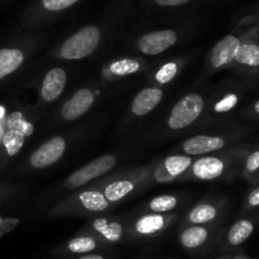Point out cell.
Returning <instances> with one entry per match:
<instances>
[{
    "label": "cell",
    "mask_w": 259,
    "mask_h": 259,
    "mask_svg": "<svg viewBox=\"0 0 259 259\" xmlns=\"http://www.w3.org/2000/svg\"><path fill=\"white\" fill-rule=\"evenodd\" d=\"M66 81H67V75L62 68L56 67L48 71L43 78L42 88H40V96L43 100L48 103L56 100L65 90Z\"/></svg>",
    "instance_id": "ba28073f"
},
{
    "label": "cell",
    "mask_w": 259,
    "mask_h": 259,
    "mask_svg": "<svg viewBox=\"0 0 259 259\" xmlns=\"http://www.w3.org/2000/svg\"><path fill=\"white\" fill-rule=\"evenodd\" d=\"M238 101H239V98H238L237 94H228L222 100L215 104L214 110L217 113H227V111H230L237 106Z\"/></svg>",
    "instance_id": "f1b7e54d"
},
{
    "label": "cell",
    "mask_w": 259,
    "mask_h": 259,
    "mask_svg": "<svg viewBox=\"0 0 259 259\" xmlns=\"http://www.w3.org/2000/svg\"><path fill=\"white\" fill-rule=\"evenodd\" d=\"M253 232H254V223L252 220L242 219L230 228L228 233V242L230 243V245L237 247L243 244L253 234Z\"/></svg>",
    "instance_id": "5bb4252c"
},
{
    "label": "cell",
    "mask_w": 259,
    "mask_h": 259,
    "mask_svg": "<svg viewBox=\"0 0 259 259\" xmlns=\"http://www.w3.org/2000/svg\"><path fill=\"white\" fill-rule=\"evenodd\" d=\"M177 205V199L172 195H163L153 199L149 204V209L156 214H162V212L171 211Z\"/></svg>",
    "instance_id": "4316f807"
},
{
    "label": "cell",
    "mask_w": 259,
    "mask_h": 259,
    "mask_svg": "<svg viewBox=\"0 0 259 259\" xmlns=\"http://www.w3.org/2000/svg\"><path fill=\"white\" fill-rule=\"evenodd\" d=\"M225 146V141L220 137L197 136L187 139L182 148L187 154H204L222 149Z\"/></svg>",
    "instance_id": "30bf717a"
},
{
    "label": "cell",
    "mask_w": 259,
    "mask_h": 259,
    "mask_svg": "<svg viewBox=\"0 0 259 259\" xmlns=\"http://www.w3.org/2000/svg\"><path fill=\"white\" fill-rule=\"evenodd\" d=\"M116 164V158L111 154H105L99 158H95L90 163L85 164L81 168L76 169L67 180L68 187H78L88 184L91 180L96 179L99 176L108 174L110 169H113Z\"/></svg>",
    "instance_id": "277c9868"
},
{
    "label": "cell",
    "mask_w": 259,
    "mask_h": 259,
    "mask_svg": "<svg viewBox=\"0 0 259 259\" xmlns=\"http://www.w3.org/2000/svg\"><path fill=\"white\" fill-rule=\"evenodd\" d=\"M207 235H209V233L205 228L191 227L181 234V243L185 248L194 249V248L204 244L205 240L207 239Z\"/></svg>",
    "instance_id": "ac0fdd59"
},
{
    "label": "cell",
    "mask_w": 259,
    "mask_h": 259,
    "mask_svg": "<svg viewBox=\"0 0 259 259\" xmlns=\"http://www.w3.org/2000/svg\"><path fill=\"white\" fill-rule=\"evenodd\" d=\"M7 128L19 132L25 138L34 133L33 124L29 123L20 111H13L9 115H7Z\"/></svg>",
    "instance_id": "7402d4cb"
},
{
    "label": "cell",
    "mask_w": 259,
    "mask_h": 259,
    "mask_svg": "<svg viewBox=\"0 0 259 259\" xmlns=\"http://www.w3.org/2000/svg\"><path fill=\"white\" fill-rule=\"evenodd\" d=\"M243 39L239 35L228 34L222 40L214 46L211 51V65L215 68L224 67L229 63L234 62V58L237 56L238 50L242 45Z\"/></svg>",
    "instance_id": "8992f818"
},
{
    "label": "cell",
    "mask_w": 259,
    "mask_h": 259,
    "mask_svg": "<svg viewBox=\"0 0 259 259\" xmlns=\"http://www.w3.org/2000/svg\"><path fill=\"white\" fill-rule=\"evenodd\" d=\"M66 149V141L61 137H55L46 142L37 151L33 152L29 158L30 166L34 168H45L56 163L63 156Z\"/></svg>",
    "instance_id": "5b68a950"
},
{
    "label": "cell",
    "mask_w": 259,
    "mask_h": 259,
    "mask_svg": "<svg viewBox=\"0 0 259 259\" xmlns=\"http://www.w3.org/2000/svg\"><path fill=\"white\" fill-rule=\"evenodd\" d=\"M95 95L89 89H81L76 91L72 95V98L68 101H66L61 109V115L66 120H75L80 118L81 115L89 111V109L93 106Z\"/></svg>",
    "instance_id": "52a82bcc"
},
{
    "label": "cell",
    "mask_w": 259,
    "mask_h": 259,
    "mask_svg": "<svg viewBox=\"0 0 259 259\" xmlns=\"http://www.w3.org/2000/svg\"><path fill=\"white\" fill-rule=\"evenodd\" d=\"M253 111H254L257 115H259V100H257L254 103V105H253Z\"/></svg>",
    "instance_id": "d590c367"
},
{
    "label": "cell",
    "mask_w": 259,
    "mask_h": 259,
    "mask_svg": "<svg viewBox=\"0 0 259 259\" xmlns=\"http://www.w3.org/2000/svg\"><path fill=\"white\" fill-rule=\"evenodd\" d=\"M162 90L157 88H147L143 89L138 95L134 98L132 103V111L136 115L143 116L146 114L151 113L162 100Z\"/></svg>",
    "instance_id": "8fae6325"
},
{
    "label": "cell",
    "mask_w": 259,
    "mask_h": 259,
    "mask_svg": "<svg viewBox=\"0 0 259 259\" xmlns=\"http://www.w3.org/2000/svg\"><path fill=\"white\" fill-rule=\"evenodd\" d=\"M217 209L212 205L201 204L190 212L189 219L194 224H204V223H209L214 220L217 218Z\"/></svg>",
    "instance_id": "cb8c5ba5"
},
{
    "label": "cell",
    "mask_w": 259,
    "mask_h": 259,
    "mask_svg": "<svg viewBox=\"0 0 259 259\" xmlns=\"http://www.w3.org/2000/svg\"><path fill=\"white\" fill-rule=\"evenodd\" d=\"M25 142V137L22 133L17 131H13V129H5V134L3 137L2 147L4 149L5 154L8 157H14L17 156L20 152V149L23 148Z\"/></svg>",
    "instance_id": "2e32d148"
},
{
    "label": "cell",
    "mask_w": 259,
    "mask_h": 259,
    "mask_svg": "<svg viewBox=\"0 0 259 259\" xmlns=\"http://www.w3.org/2000/svg\"><path fill=\"white\" fill-rule=\"evenodd\" d=\"M4 118H7V109L3 105H0V120Z\"/></svg>",
    "instance_id": "836d02e7"
},
{
    "label": "cell",
    "mask_w": 259,
    "mask_h": 259,
    "mask_svg": "<svg viewBox=\"0 0 259 259\" xmlns=\"http://www.w3.org/2000/svg\"><path fill=\"white\" fill-rule=\"evenodd\" d=\"M148 7L158 10H180L202 2H215V0H143Z\"/></svg>",
    "instance_id": "44dd1931"
},
{
    "label": "cell",
    "mask_w": 259,
    "mask_h": 259,
    "mask_svg": "<svg viewBox=\"0 0 259 259\" xmlns=\"http://www.w3.org/2000/svg\"><path fill=\"white\" fill-rule=\"evenodd\" d=\"M103 30L98 24H88L71 34L60 47V56L65 60H81L98 48Z\"/></svg>",
    "instance_id": "6da1fadb"
},
{
    "label": "cell",
    "mask_w": 259,
    "mask_h": 259,
    "mask_svg": "<svg viewBox=\"0 0 259 259\" xmlns=\"http://www.w3.org/2000/svg\"><path fill=\"white\" fill-rule=\"evenodd\" d=\"M94 229L100 233L109 242H119L123 237V228L118 222H109V220L103 219V218L96 219L94 222Z\"/></svg>",
    "instance_id": "9a60e30c"
},
{
    "label": "cell",
    "mask_w": 259,
    "mask_h": 259,
    "mask_svg": "<svg viewBox=\"0 0 259 259\" xmlns=\"http://www.w3.org/2000/svg\"><path fill=\"white\" fill-rule=\"evenodd\" d=\"M177 40L179 33L174 28L151 30L139 37L138 48L144 55L156 56L176 45Z\"/></svg>",
    "instance_id": "3957f363"
},
{
    "label": "cell",
    "mask_w": 259,
    "mask_h": 259,
    "mask_svg": "<svg viewBox=\"0 0 259 259\" xmlns=\"http://www.w3.org/2000/svg\"><path fill=\"white\" fill-rule=\"evenodd\" d=\"M234 62L249 68H259V43L257 38L243 40L238 50Z\"/></svg>",
    "instance_id": "4fadbf2b"
},
{
    "label": "cell",
    "mask_w": 259,
    "mask_h": 259,
    "mask_svg": "<svg viewBox=\"0 0 259 259\" xmlns=\"http://www.w3.org/2000/svg\"><path fill=\"white\" fill-rule=\"evenodd\" d=\"M177 65L174 62L166 63L164 66H162L161 70L156 73V80L158 81L159 83H167L171 80H174V77L177 73Z\"/></svg>",
    "instance_id": "83f0119b"
},
{
    "label": "cell",
    "mask_w": 259,
    "mask_h": 259,
    "mask_svg": "<svg viewBox=\"0 0 259 259\" xmlns=\"http://www.w3.org/2000/svg\"><path fill=\"white\" fill-rule=\"evenodd\" d=\"M67 248L71 253L82 254V253H88V252H91V250L95 249L96 242L90 237L73 238L72 240H70V242H68Z\"/></svg>",
    "instance_id": "484cf974"
},
{
    "label": "cell",
    "mask_w": 259,
    "mask_h": 259,
    "mask_svg": "<svg viewBox=\"0 0 259 259\" xmlns=\"http://www.w3.org/2000/svg\"><path fill=\"white\" fill-rule=\"evenodd\" d=\"M154 177H156V180L158 182H171L172 180H174L171 176H169L168 174H167V171H166V168H164L163 163L159 164V166L157 167L156 172H154Z\"/></svg>",
    "instance_id": "4dcf8cb0"
},
{
    "label": "cell",
    "mask_w": 259,
    "mask_h": 259,
    "mask_svg": "<svg viewBox=\"0 0 259 259\" xmlns=\"http://www.w3.org/2000/svg\"><path fill=\"white\" fill-rule=\"evenodd\" d=\"M81 204L90 211H103L108 209L109 201L104 194L99 191H85L80 195Z\"/></svg>",
    "instance_id": "ffe728a7"
},
{
    "label": "cell",
    "mask_w": 259,
    "mask_h": 259,
    "mask_svg": "<svg viewBox=\"0 0 259 259\" xmlns=\"http://www.w3.org/2000/svg\"><path fill=\"white\" fill-rule=\"evenodd\" d=\"M204 99L197 94L182 98L172 109L168 116V126L174 131H181L194 123L204 110Z\"/></svg>",
    "instance_id": "7a4b0ae2"
},
{
    "label": "cell",
    "mask_w": 259,
    "mask_h": 259,
    "mask_svg": "<svg viewBox=\"0 0 259 259\" xmlns=\"http://www.w3.org/2000/svg\"><path fill=\"white\" fill-rule=\"evenodd\" d=\"M78 259H104L101 255H98V254H90V255H85V257H81Z\"/></svg>",
    "instance_id": "e575fe53"
},
{
    "label": "cell",
    "mask_w": 259,
    "mask_h": 259,
    "mask_svg": "<svg viewBox=\"0 0 259 259\" xmlns=\"http://www.w3.org/2000/svg\"><path fill=\"white\" fill-rule=\"evenodd\" d=\"M245 20H247V22H253L255 23V24H259V3L253 7L252 12L245 17Z\"/></svg>",
    "instance_id": "d6a6232c"
},
{
    "label": "cell",
    "mask_w": 259,
    "mask_h": 259,
    "mask_svg": "<svg viewBox=\"0 0 259 259\" xmlns=\"http://www.w3.org/2000/svg\"><path fill=\"white\" fill-rule=\"evenodd\" d=\"M134 189V185L131 181H125V180H121V181H115L109 184L105 187V191H104V196L106 197L108 201H119L123 197H125L126 195L131 194Z\"/></svg>",
    "instance_id": "d6986e66"
},
{
    "label": "cell",
    "mask_w": 259,
    "mask_h": 259,
    "mask_svg": "<svg viewBox=\"0 0 259 259\" xmlns=\"http://www.w3.org/2000/svg\"><path fill=\"white\" fill-rule=\"evenodd\" d=\"M247 202L250 207L259 206V187H257V189H254L252 192H250L249 196H248Z\"/></svg>",
    "instance_id": "1f68e13d"
},
{
    "label": "cell",
    "mask_w": 259,
    "mask_h": 259,
    "mask_svg": "<svg viewBox=\"0 0 259 259\" xmlns=\"http://www.w3.org/2000/svg\"><path fill=\"white\" fill-rule=\"evenodd\" d=\"M81 2L83 0H35L28 10L34 18H38V15L48 17V15H57L67 12Z\"/></svg>",
    "instance_id": "9c48e42d"
},
{
    "label": "cell",
    "mask_w": 259,
    "mask_h": 259,
    "mask_svg": "<svg viewBox=\"0 0 259 259\" xmlns=\"http://www.w3.org/2000/svg\"><path fill=\"white\" fill-rule=\"evenodd\" d=\"M224 168L225 163L223 159L218 157H204L195 162L192 171L197 179L209 181V180H215L222 176Z\"/></svg>",
    "instance_id": "7c38bea8"
},
{
    "label": "cell",
    "mask_w": 259,
    "mask_h": 259,
    "mask_svg": "<svg viewBox=\"0 0 259 259\" xmlns=\"http://www.w3.org/2000/svg\"><path fill=\"white\" fill-rule=\"evenodd\" d=\"M164 227V218L161 214L144 215L137 222L136 229L139 234H154Z\"/></svg>",
    "instance_id": "e0dca14e"
},
{
    "label": "cell",
    "mask_w": 259,
    "mask_h": 259,
    "mask_svg": "<svg viewBox=\"0 0 259 259\" xmlns=\"http://www.w3.org/2000/svg\"><path fill=\"white\" fill-rule=\"evenodd\" d=\"M191 163L192 159L187 156H171L163 161L164 168L172 179H176L177 176L184 174Z\"/></svg>",
    "instance_id": "603a6c76"
},
{
    "label": "cell",
    "mask_w": 259,
    "mask_h": 259,
    "mask_svg": "<svg viewBox=\"0 0 259 259\" xmlns=\"http://www.w3.org/2000/svg\"><path fill=\"white\" fill-rule=\"evenodd\" d=\"M141 68V63L132 58H123V60L115 61L110 65L109 70L111 73L116 76H128L132 73L138 72Z\"/></svg>",
    "instance_id": "d4e9b609"
},
{
    "label": "cell",
    "mask_w": 259,
    "mask_h": 259,
    "mask_svg": "<svg viewBox=\"0 0 259 259\" xmlns=\"http://www.w3.org/2000/svg\"><path fill=\"white\" fill-rule=\"evenodd\" d=\"M245 172L248 175H254L259 172V149L248 156L245 161Z\"/></svg>",
    "instance_id": "f546056e"
}]
</instances>
